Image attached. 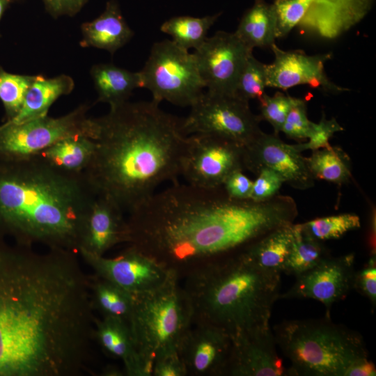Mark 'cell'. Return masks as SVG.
<instances>
[{
	"mask_svg": "<svg viewBox=\"0 0 376 376\" xmlns=\"http://www.w3.org/2000/svg\"><path fill=\"white\" fill-rule=\"evenodd\" d=\"M244 147L207 134L187 136L181 174L187 183L201 187H221L233 172L243 171Z\"/></svg>",
	"mask_w": 376,
	"mask_h": 376,
	"instance_id": "11",
	"label": "cell"
},
{
	"mask_svg": "<svg viewBox=\"0 0 376 376\" xmlns=\"http://www.w3.org/2000/svg\"><path fill=\"white\" fill-rule=\"evenodd\" d=\"M159 104L127 101L89 119L95 149L84 174L96 196L111 199L125 213L181 174L187 139L182 119Z\"/></svg>",
	"mask_w": 376,
	"mask_h": 376,
	"instance_id": "3",
	"label": "cell"
},
{
	"mask_svg": "<svg viewBox=\"0 0 376 376\" xmlns=\"http://www.w3.org/2000/svg\"><path fill=\"white\" fill-rule=\"evenodd\" d=\"M308 169L313 177L341 185L352 178L351 161L340 147L331 146L313 151L306 157Z\"/></svg>",
	"mask_w": 376,
	"mask_h": 376,
	"instance_id": "29",
	"label": "cell"
},
{
	"mask_svg": "<svg viewBox=\"0 0 376 376\" xmlns=\"http://www.w3.org/2000/svg\"><path fill=\"white\" fill-rule=\"evenodd\" d=\"M81 31L83 36L80 41L81 47L104 49L111 54L134 36L114 0L107 3L104 12L98 17L83 23Z\"/></svg>",
	"mask_w": 376,
	"mask_h": 376,
	"instance_id": "22",
	"label": "cell"
},
{
	"mask_svg": "<svg viewBox=\"0 0 376 376\" xmlns=\"http://www.w3.org/2000/svg\"><path fill=\"white\" fill-rule=\"evenodd\" d=\"M276 15V37L286 36L297 26L305 12L303 0H274Z\"/></svg>",
	"mask_w": 376,
	"mask_h": 376,
	"instance_id": "37",
	"label": "cell"
},
{
	"mask_svg": "<svg viewBox=\"0 0 376 376\" xmlns=\"http://www.w3.org/2000/svg\"><path fill=\"white\" fill-rule=\"evenodd\" d=\"M252 51L234 33L219 31L207 37L194 52L207 91L235 95L237 80Z\"/></svg>",
	"mask_w": 376,
	"mask_h": 376,
	"instance_id": "13",
	"label": "cell"
},
{
	"mask_svg": "<svg viewBox=\"0 0 376 376\" xmlns=\"http://www.w3.org/2000/svg\"><path fill=\"white\" fill-rule=\"evenodd\" d=\"M91 76L97 93V102L110 107L128 101L132 91L141 88L139 72H131L112 63L94 65Z\"/></svg>",
	"mask_w": 376,
	"mask_h": 376,
	"instance_id": "25",
	"label": "cell"
},
{
	"mask_svg": "<svg viewBox=\"0 0 376 376\" xmlns=\"http://www.w3.org/2000/svg\"><path fill=\"white\" fill-rule=\"evenodd\" d=\"M353 289L367 297L373 308L376 306V260L375 253L372 254L366 265L356 272Z\"/></svg>",
	"mask_w": 376,
	"mask_h": 376,
	"instance_id": "40",
	"label": "cell"
},
{
	"mask_svg": "<svg viewBox=\"0 0 376 376\" xmlns=\"http://www.w3.org/2000/svg\"><path fill=\"white\" fill-rule=\"evenodd\" d=\"M270 48L274 60L266 65L267 87L286 91L300 84H308L333 93L348 90L334 84L325 73L324 63L331 58L330 53L308 55L301 50H283L275 43Z\"/></svg>",
	"mask_w": 376,
	"mask_h": 376,
	"instance_id": "18",
	"label": "cell"
},
{
	"mask_svg": "<svg viewBox=\"0 0 376 376\" xmlns=\"http://www.w3.org/2000/svg\"><path fill=\"white\" fill-rule=\"evenodd\" d=\"M276 345L290 361L289 375L344 376L354 362L369 357L363 336L330 316L288 320L276 324Z\"/></svg>",
	"mask_w": 376,
	"mask_h": 376,
	"instance_id": "6",
	"label": "cell"
},
{
	"mask_svg": "<svg viewBox=\"0 0 376 376\" xmlns=\"http://www.w3.org/2000/svg\"><path fill=\"white\" fill-rule=\"evenodd\" d=\"M314 127L315 123L311 122L307 117L305 101L295 98L281 132L290 139L303 141L311 136Z\"/></svg>",
	"mask_w": 376,
	"mask_h": 376,
	"instance_id": "36",
	"label": "cell"
},
{
	"mask_svg": "<svg viewBox=\"0 0 376 376\" xmlns=\"http://www.w3.org/2000/svg\"><path fill=\"white\" fill-rule=\"evenodd\" d=\"M281 275L256 265L242 251L192 269L182 277L192 323L213 324L230 334L269 327Z\"/></svg>",
	"mask_w": 376,
	"mask_h": 376,
	"instance_id": "5",
	"label": "cell"
},
{
	"mask_svg": "<svg viewBox=\"0 0 376 376\" xmlns=\"http://www.w3.org/2000/svg\"><path fill=\"white\" fill-rule=\"evenodd\" d=\"M266 87V64L258 61L251 54L240 73L235 95L248 102L251 99L259 100Z\"/></svg>",
	"mask_w": 376,
	"mask_h": 376,
	"instance_id": "34",
	"label": "cell"
},
{
	"mask_svg": "<svg viewBox=\"0 0 376 376\" xmlns=\"http://www.w3.org/2000/svg\"><path fill=\"white\" fill-rule=\"evenodd\" d=\"M298 214L294 199L264 201L228 196L222 186L177 182L128 213L129 242L182 279L192 269L242 251Z\"/></svg>",
	"mask_w": 376,
	"mask_h": 376,
	"instance_id": "2",
	"label": "cell"
},
{
	"mask_svg": "<svg viewBox=\"0 0 376 376\" xmlns=\"http://www.w3.org/2000/svg\"><path fill=\"white\" fill-rule=\"evenodd\" d=\"M253 181L242 171L231 173L224 181L222 187L228 197L237 199H249Z\"/></svg>",
	"mask_w": 376,
	"mask_h": 376,
	"instance_id": "42",
	"label": "cell"
},
{
	"mask_svg": "<svg viewBox=\"0 0 376 376\" xmlns=\"http://www.w3.org/2000/svg\"><path fill=\"white\" fill-rule=\"evenodd\" d=\"M79 255L94 274L132 295L150 291L161 285L171 270L134 246H128L113 258L80 251Z\"/></svg>",
	"mask_w": 376,
	"mask_h": 376,
	"instance_id": "12",
	"label": "cell"
},
{
	"mask_svg": "<svg viewBox=\"0 0 376 376\" xmlns=\"http://www.w3.org/2000/svg\"><path fill=\"white\" fill-rule=\"evenodd\" d=\"M124 213L111 199L96 196L82 223L79 251L104 256L116 245L127 244L130 232Z\"/></svg>",
	"mask_w": 376,
	"mask_h": 376,
	"instance_id": "19",
	"label": "cell"
},
{
	"mask_svg": "<svg viewBox=\"0 0 376 376\" xmlns=\"http://www.w3.org/2000/svg\"><path fill=\"white\" fill-rule=\"evenodd\" d=\"M256 176L249 197L254 201H264L275 196L284 182L279 173L268 168L260 169Z\"/></svg>",
	"mask_w": 376,
	"mask_h": 376,
	"instance_id": "39",
	"label": "cell"
},
{
	"mask_svg": "<svg viewBox=\"0 0 376 376\" xmlns=\"http://www.w3.org/2000/svg\"><path fill=\"white\" fill-rule=\"evenodd\" d=\"M88 109L84 104L58 118L47 115L19 123L4 122L0 125V160L29 158L67 136L89 137Z\"/></svg>",
	"mask_w": 376,
	"mask_h": 376,
	"instance_id": "10",
	"label": "cell"
},
{
	"mask_svg": "<svg viewBox=\"0 0 376 376\" xmlns=\"http://www.w3.org/2000/svg\"><path fill=\"white\" fill-rule=\"evenodd\" d=\"M36 76L13 74L0 68V100L5 109L6 121L13 120L19 113Z\"/></svg>",
	"mask_w": 376,
	"mask_h": 376,
	"instance_id": "33",
	"label": "cell"
},
{
	"mask_svg": "<svg viewBox=\"0 0 376 376\" xmlns=\"http://www.w3.org/2000/svg\"><path fill=\"white\" fill-rule=\"evenodd\" d=\"M354 254L329 256L313 268L295 276L296 281L281 299H313L326 308L330 316L332 306L346 298L353 289L355 275Z\"/></svg>",
	"mask_w": 376,
	"mask_h": 376,
	"instance_id": "14",
	"label": "cell"
},
{
	"mask_svg": "<svg viewBox=\"0 0 376 376\" xmlns=\"http://www.w3.org/2000/svg\"><path fill=\"white\" fill-rule=\"evenodd\" d=\"M306 10L297 26L322 38L335 39L359 24L373 0H303Z\"/></svg>",
	"mask_w": 376,
	"mask_h": 376,
	"instance_id": "20",
	"label": "cell"
},
{
	"mask_svg": "<svg viewBox=\"0 0 376 376\" xmlns=\"http://www.w3.org/2000/svg\"><path fill=\"white\" fill-rule=\"evenodd\" d=\"M292 242L293 224L269 232L241 251L259 267L282 274Z\"/></svg>",
	"mask_w": 376,
	"mask_h": 376,
	"instance_id": "26",
	"label": "cell"
},
{
	"mask_svg": "<svg viewBox=\"0 0 376 376\" xmlns=\"http://www.w3.org/2000/svg\"><path fill=\"white\" fill-rule=\"evenodd\" d=\"M152 375L186 376L187 373L178 352H173L155 358L152 367Z\"/></svg>",
	"mask_w": 376,
	"mask_h": 376,
	"instance_id": "41",
	"label": "cell"
},
{
	"mask_svg": "<svg viewBox=\"0 0 376 376\" xmlns=\"http://www.w3.org/2000/svg\"><path fill=\"white\" fill-rule=\"evenodd\" d=\"M244 169L256 175L263 168L279 173L284 182L295 189L304 190L314 186L306 157L292 145L284 143L279 134L262 132L251 143L244 147Z\"/></svg>",
	"mask_w": 376,
	"mask_h": 376,
	"instance_id": "15",
	"label": "cell"
},
{
	"mask_svg": "<svg viewBox=\"0 0 376 376\" xmlns=\"http://www.w3.org/2000/svg\"><path fill=\"white\" fill-rule=\"evenodd\" d=\"M139 72L141 88L148 89L152 100L158 104L166 100L175 105L191 107L205 88L194 53L172 40L154 43Z\"/></svg>",
	"mask_w": 376,
	"mask_h": 376,
	"instance_id": "8",
	"label": "cell"
},
{
	"mask_svg": "<svg viewBox=\"0 0 376 376\" xmlns=\"http://www.w3.org/2000/svg\"><path fill=\"white\" fill-rule=\"evenodd\" d=\"M295 97L276 93L269 96L265 93L258 100L260 102V119L269 122L275 134L281 132L287 115L290 110Z\"/></svg>",
	"mask_w": 376,
	"mask_h": 376,
	"instance_id": "35",
	"label": "cell"
},
{
	"mask_svg": "<svg viewBox=\"0 0 376 376\" xmlns=\"http://www.w3.org/2000/svg\"><path fill=\"white\" fill-rule=\"evenodd\" d=\"M95 149L93 139L76 134L58 140L34 156L59 171L79 175L89 165Z\"/></svg>",
	"mask_w": 376,
	"mask_h": 376,
	"instance_id": "23",
	"label": "cell"
},
{
	"mask_svg": "<svg viewBox=\"0 0 376 376\" xmlns=\"http://www.w3.org/2000/svg\"><path fill=\"white\" fill-rule=\"evenodd\" d=\"M329 256V252L323 242L310 236L300 224H293L292 249L282 273L297 276Z\"/></svg>",
	"mask_w": 376,
	"mask_h": 376,
	"instance_id": "30",
	"label": "cell"
},
{
	"mask_svg": "<svg viewBox=\"0 0 376 376\" xmlns=\"http://www.w3.org/2000/svg\"><path fill=\"white\" fill-rule=\"evenodd\" d=\"M95 197L84 173H63L36 156L0 160V237L79 254L82 223Z\"/></svg>",
	"mask_w": 376,
	"mask_h": 376,
	"instance_id": "4",
	"label": "cell"
},
{
	"mask_svg": "<svg viewBox=\"0 0 376 376\" xmlns=\"http://www.w3.org/2000/svg\"><path fill=\"white\" fill-rule=\"evenodd\" d=\"M75 87L72 77L61 75L53 78L36 75L29 87L17 115L11 120L19 123L47 116L51 105L61 95L70 94Z\"/></svg>",
	"mask_w": 376,
	"mask_h": 376,
	"instance_id": "24",
	"label": "cell"
},
{
	"mask_svg": "<svg viewBox=\"0 0 376 376\" xmlns=\"http://www.w3.org/2000/svg\"><path fill=\"white\" fill-rule=\"evenodd\" d=\"M192 322L189 300L180 277L173 271L161 285L134 295L129 326L137 352L150 375L155 357L178 352L180 343Z\"/></svg>",
	"mask_w": 376,
	"mask_h": 376,
	"instance_id": "7",
	"label": "cell"
},
{
	"mask_svg": "<svg viewBox=\"0 0 376 376\" xmlns=\"http://www.w3.org/2000/svg\"><path fill=\"white\" fill-rule=\"evenodd\" d=\"M231 336L207 323H192L178 347L187 375H225L231 349Z\"/></svg>",
	"mask_w": 376,
	"mask_h": 376,
	"instance_id": "16",
	"label": "cell"
},
{
	"mask_svg": "<svg viewBox=\"0 0 376 376\" xmlns=\"http://www.w3.org/2000/svg\"><path fill=\"white\" fill-rule=\"evenodd\" d=\"M375 366L368 357L361 359L352 364L344 376H375Z\"/></svg>",
	"mask_w": 376,
	"mask_h": 376,
	"instance_id": "44",
	"label": "cell"
},
{
	"mask_svg": "<svg viewBox=\"0 0 376 376\" xmlns=\"http://www.w3.org/2000/svg\"><path fill=\"white\" fill-rule=\"evenodd\" d=\"M276 15L273 4L255 0L243 15L235 35L247 47H271L276 37Z\"/></svg>",
	"mask_w": 376,
	"mask_h": 376,
	"instance_id": "27",
	"label": "cell"
},
{
	"mask_svg": "<svg viewBox=\"0 0 376 376\" xmlns=\"http://www.w3.org/2000/svg\"><path fill=\"white\" fill-rule=\"evenodd\" d=\"M88 0H42L46 10L54 18L74 16Z\"/></svg>",
	"mask_w": 376,
	"mask_h": 376,
	"instance_id": "43",
	"label": "cell"
},
{
	"mask_svg": "<svg viewBox=\"0 0 376 376\" xmlns=\"http://www.w3.org/2000/svg\"><path fill=\"white\" fill-rule=\"evenodd\" d=\"M0 237V376H81L95 340L89 275L76 253Z\"/></svg>",
	"mask_w": 376,
	"mask_h": 376,
	"instance_id": "1",
	"label": "cell"
},
{
	"mask_svg": "<svg viewBox=\"0 0 376 376\" xmlns=\"http://www.w3.org/2000/svg\"><path fill=\"white\" fill-rule=\"evenodd\" d=\"M221 14L203 17L176 16L165 21L160 30L172 37V40L187 50L196 49L207 38L208 30Z\"/></svg>",
	"mask_w": 376,
	"mask_h": 376,
	"instance_id": "31",
	"label": "cell"
},
{
	"mask_svg": "<svg viewBox=\"0 0 376 376\" xmlns=\"http://www.w3.org/2000/svg\"><path fill=\"white\" fill-rule=\"evenodd\" d=\"M18 0H0V21L8 6Z\"/></svg>",
	"mask_w": 376,
	"mask_h": 376,
	"instance_id": "45",
	"label": "cell"
},
{
	"mask_svg": "<svg viewBox=\"0 0 376 376\" xmlns=\"http://www.w3.org/2000/svg\"><path fill=\"white\" fill-rule=\"evenodd\" d=\"M231 349L225 375H289L276 351L270 327L230 334Z\"/></svg>",
	"mask_w": 376,
	"mask_h": 376,
	"instance_id": "17",
	"label": "cell"
},
{
	"mask_svg": "<svg viewBox=\"0 0 376 376\" xmlns=\"http://www.w3.org/2000/svg\"><path fill=\"white\" fill-rule=\"evenodd\" d=\"M95 340L108 355L122 361L127 376H150L136 348L129 324L101 318L95 320Z\"/></svg>",
	"mask_w": 376,
	"mask_h": 376,
	"instance_id": "21",
	"label": "cell"
},
{
	"mask_svg": "<svg viewBox=\"0 0 376 376\" xmlns=\"http://www.w3.org/2000/svg\"><path fill=\"white\" fill-rule=\"evenodd\" d=\"M89 290L94 311L102 318L123 320L129 324L134 295L96 274L89 275Z\"/></svg>",
	"mask_w": 376,
	"mask_h": 376,
	"instance_id": "28",
	"label": "cell"
},
{
	"mask_svg": "<svg viewBox=\"0 0 376 376\" xmlns=\"http://www.w3.org/2000/svg\"><path fill=\"white\" fill-rule=\"evenodd\" d=\"M260 120L251 111L248 101L235 95L206 91L191 106L188 116L182 118V128L187 136L212 134L245 147L263 132Z\"/></svg>",
	"mask_w": 376,
	"mask_h": 376,
	"instance_id": "9",
	"label": "cell"
},
{
	"mask_svg": "<svg viewBox=\"0 0 376 376\" xmlns=\"http://www.w3.org/2000/svg\"><path fill=\"white\" fill-rule=\"evenodd\" d=\"M310 236L320 242L341 237L346 233L361 227L359 217L353 213H344L317 218L300 224Z\"/></svg>",
	"mask_w": 376,
	"mask_h": 376,
	"instance_id": "32",
	"label": "cell"
},
{
	"mask_svg": "<svg viewBox=\"0 0 376 376\" xmlns=\"http://www.w3.org/2000/svg\"><path fill=\"white\" fill-rule=\"evenodd\" d=\"M343 127L332 118L327 120L323 114L318 123H315V127L308 141L305 143L293 144V148L298 152H301L307 150L312 151L322 148H329V140L334 134L343 131Z\"/></svg>",
	"mask_w": 376,
	"mask_h": 376,
	"instance_id": "38",
	"label": "cell"
}]
</instances>
